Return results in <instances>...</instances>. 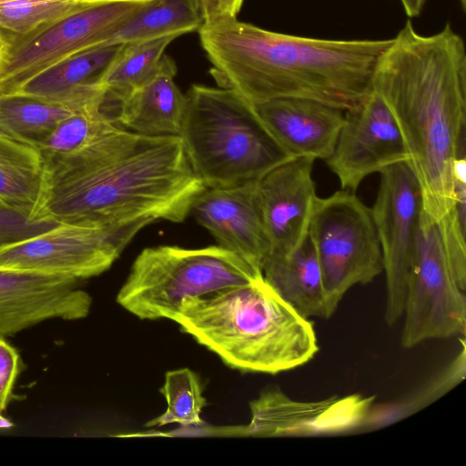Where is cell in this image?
<instances>
[{
	"label": "cell",
	"mask_w": 466,
	"mask_h": 466,
	"mask_svg": "<svg viewBox=\"0 0 466 466\" xmlns=\"http://www.w3.org/2000/svg\"><path fill=\"white\" fill-rule=\"evenodd\" d=\"M244 0H201L200 8L205 21L223 17H237Z\"/></svg>",
	"instance_id": "f546056e"
},
{
	"label": "cell",
	"mask_w": 466,
	"mask_h": 466,
	"mask_svg": "<svg viewBox=\"0 0 466 466\" xmlns=\"http://www.w3.org/2000/svg\"><path fill=\"white\" fill-rule=\"evenodd\" d=\"M57 223L31 221L22 215L0 207V247L31 238Z\"/></svg>",
	"instance_id": "f1b7e54d"
},
{
	"label": "cell",
	"mask_w": 466,
	"mask_h": 466,
	"mask_svg": "<svg viewBox=\"0 0 466 466\" xmlns=\"http://www.w3.org/2000/svg\"><path fill=\"white\" fill-rule=\"evenodd\" d=\"M228 367L278 374L310 361L319 350L314 326L263 277L185 299L173 319Z\"/></svg>",
	"instance_id": "277c9868"
},
{
	"label": "cell",
	"mask_w": 466,
	"mask_h": 466,
	"mask_svg": "<svg viewBox=\"0 0 466 466\" xmlns=\"http://www.w3.org/2000/svg\"><path fill=\"white\" fill-rule=\"evenodd\" d=\"M118 127L104 104L93 105L64 118L36 146L48 162L79 152Z\"/></svg>",
	"instance_id": "d4e9b609"
},
{
	"label": "cell",
	"mask_w": 466,
	"mask_h": 466,
	"mask_svg": "<svg viewBox=\"0 0 466 466\" xmlns=\"http://www.w3.org/2000/svg\"><path fill=\"white\" fill-rule=\"evenodd\" d=\"M177 71L175 61L165 55L156 75L112 107L116 123L145 136H178L185 94L175 82Z\"/></svg>",
	"instance_id": "ac0fdd59"
},
{
	"label": "cell",
	"mask_w": 466,
	"mask_h": 466,
	"mask_svg": "<svg viewBox=\"0 0 466 466\" xmlns=\"http://www.w3.org/2000/svg\"><path fill=\"white\" fill-rule=\"evenodd\" d=\"M19 1H25V0H0V4H6V3H13V2H19Z\"/></svg>",
	"instance_id": "1f68e13d"
},
{
	"label": "cell",
	"mask_w": 466,
	"mask_h": 466,
	"mask_svg": "<svg viewBox=\"0 0 466 466\" xmlns=\"http://www.w3.org/2000/svg\"><path fill=\"white\" fill-rule=\"evenodd\" d=\"M149 223L111 228L57 223L31 238L0 247V270L77 281L106 271Z\"/></svg>",
	"instance_id": "30bf717a"
},
{
	"label": "cell",
	"mask_w": 466,
	"mask_h": 466,
	"mask_svg": "<svg viewBox=\"0 0 466 466\" xmlns=\"http://www.w3.org/2000/svg\"><path fill=\"white\" fill-rule=\"evenodd\" d=\"M20 371V356L9 344L5 336L0 335V429L8 428L12 423L3 417L13 389Z\"/></svg>",
	"instance_id": "83f0119b"
},
{
	"label": "cell",
	"mask_w": 466,
	"mask_h": 466,
	"mask_svg": "<svg viewBox=\"0 0 466 466\" xmlns=\"http://www.w3.org/2000/svg\"><path fill=\"white\" fill-rule=\"evenodd\" d=\"M402 317L400 345L405 349L465 331V290L451 270L438 223L422 209Z\"/></svg>",
	"instance_id": "9c48e42d"
},
{
	"label": "cell",
	"mask_w": 466,
	"mask_h": 466,
	"mask_svg": "<svg viewBox=\"0 0 466 466\" xmlns=\"http://www.w3.org/2000/svg\"><path fill=\"white\" fill-rule=\"evenodd\" d=\"M41 220L92 228L182 222L205 188L178 136L121 127L73 155L46 162Z\"/></svg>",
	"instance_id": "6da1fadb"
},
{
	"label": "cell",
	"mask_w": 466,
	"mask_h": 466,
	"mask_svg": "<svg viewBox=\"0 0 466 466\" xmlns=\"http://www.w3.org/2000/svg\"><path fill=\"white\" fill-rule=\"evenodd\" d=\"M79 281L0 270V335L14 336L48 319L86 318L92 298Z\"/></svg>",
	"instance_id": "2e32d148"
},
{
	"label": "cell",
	"mask_w": 466,
	"mask_h": 466,
	"mask_svg": "<svg viewBox=\"0 0 466 466\" xmlns=\"http://www.w3.org/2000/svg\"><path fill=\"white\" fill-rule=\"evenodd\" d=\"M118 45H100L76 53L46 68L12 94L70 103L103 104L101 78L119 50Z\"/></svg>",
	"instance_id": "d6986e66"
},
{
	"label": "cell",
	"mask_w": 466,
	"mask_h": 466,
	"mask_svg": "<svg viewBox=\"0 0 466 466\" xmlns=\"http://www.w3.org/2000/svg\"><path fill=\"white\" fill-rule=\"evenodd\" d=\"M218 86L250 103L303 98L348 110L371 90L390 39H323L269 31L237 17L205 21L198 31Z\"/></svg>",
	"instance_id": "3957f363"
},
{
	"label": "cell",
	"mask_w": 466,
	"mask_h": 466,
	"mask_svg": "<svg viewBox=\"0 0 466 466\" xmlns=\"http://www.w3.org/2000/svg\"><path fill=\"white\" fill-rule=\"evenodd\" d=\"M201 3V0H199V4Z\"/></svg>",
	"instance_id": "d6a6232c"
},
{
	"label": "cell",
	"mask_w": 466,
	"mask_h": 466,
	"mask_svg": "<svg viewBox=\"0 0 466 466\" xmlns=\"http://www.w3.org/2000/svg\"><path fill=\"white\" fill-rule=\"evenodd\" d=\"M153 0H80L63 15L23 35H0V95L80 51L106 44Z\"/></svg>",
	"instance_id": "52a82bcc"
},
{
	"label": "cell",
	"mask_w": 466,
	"mask_h": 466,
	"mask_svg": "<svg viewBox=\"0 0 466 466\" xmlns=\"http://www.w3.org/2000/svg\"><path fill=\"white\" fill-rule=\"evenodd\" d=\"M89 106L51 101L21 94L0 95V131L37 145L64 118Z\"/></svg>",
	"instance_id": "603a6c76"
},
{
	"label": "cell",
	"mask_w": 466,
	"mask_h": 466,
	"mask_svg": "<svg viewBox=\"0 0 466 466\" xmlns=\"http://www.w3.org/2000/svg\"><path fill=\"white\" fill-rule=\"evenodd\" d=\"M409 159L396 119L371 89L359 104L344 110L336 145L325 161L341 189L355 192L369 176Z\"/></svg>",
	"instance_id": "7c38bea8"
},
{
	"label": "cell",
	"mask_w": 466,
	"mask_h": 466,
	"mask_svg": "<svg viewBox=\"0 0 466 466\" xmlns=\"http://www.w3.org/2000/svg\"><path fill=\"white\" fill-rule=\"evenodd\" d=\"M46 188V162L38 147L0 131V207L44 221Z\"/></svg>",
	"instance_id": "ffe728a7"
},
{
	"label": "cell",
	"mask_w": 466,
	"mask_h": 466,
	"mask_svg": "<svg viewBox=\"0 0 466 466\" xmlns=\"http://www.w3.org/2000/svg\"><path fill=\"white\" fill-rule=\"evenodd\" d=\"M190 213L216 239L262 272L270 246L257 192V180L225 187H205Z\"/></svg>",
	"instance_id": "9a60e30c"
},
{
	"label": "cell",
	"mask_w": 466,
	"mask_h": 466,
	"mask_svg": "<svg viewBox=\"0 0 466 466\" xmlns=\"http://www.w3.org/2000/svg\"><path fill=\"white\" fill-rule=\"evenodd\" d=\"M332 316L346 293L372 282L383 259L370 208L353 191L318 198L309 228Z\"/></svg>",
	"instance_id": "ba28073f"
},
{
	"label": "cell",
	"mask_w": 466,
	"mask_h": 466,
	"mask_svg": "<svg viewBox=\"0 0 466 466\" xmlns=\"http://www.w3.org/2000/svg\"><path fill=\"white\" fill-rule=\"evenodd\" d=\"M262 274L265 280L303 317H331L321 270L309 236L289 254L268 256Z\"/></svg>",
	"instance_id": "44dd1931"
},
{
	"label": "cell",
	"mask_w": 466,
	"mask_h": 466,
	"mask_svg": "<svg viewBox=\"0 0 466 466\" xmlns=\"http://www.w3.org/2000/svg\"><path fill=\"white\" fill-rule=\"evenodd\" d=\"M250 104L271 137L291 157L326 160L332 154L344 120L343 109L293 97Z\"/></svg>",
	"instance_id": "e0dca14e"
},
{
	"label": "cell",
	"mask_w": 466,
	"mask_h": 466,
	"mask_svg": "<svg viewBox=\"0 0 466 466\" xmlns=\"http://www.w3.org/2000/svg\"><path fill=\"white\" fill-rule=\"evenodd\" d=\"M178 137L205 187L255 181L294 158L271 137L250 102L228 87L192 85Z\"/></svg>",
	"instance_id": "5b68a950"
},
{
	"label": "cell",
	"mask_w": 466,
	"mask_h": 466,
	"mask_svg": "<svg viewBox=\"0 0 466 466\" xmlns=\"http://www.w3.org/2000/svg\"><path fill=\"white\" fill-rule=\"evenodd\" d=\"M80 0H25L0 4V35H23L74 8Z\"/></svg>",
	"instance_id": "4316f807"
},
{
	"label": "cell",
	"mask_w": 466,
	"mask_h": 466,
	"mask_svg": "<svg viewBox=\"0 0 466 466\" xmlns=\"http://www.w3.org/2000/svg\"><path fill=\"white\" fill-rule=\"evenodd\" d=\"M315 160L295 157L257 180V192L269 240V255H287L309 236L318 199L313 178Z\"/></svg>",
	"instance_id": "5bb4252c"
},
{
	"label": "cell",
	"mask_w": 466,
	"mask_h": 466,
	"mask_svg": "<svg viewBox=\"0 0 466 466\" xmlns=\"http://www.w3.org/2000/svg\"><path fill=\"white\" fill-rule=\"evenodd\" d=\"M203 23L199 0H153L120 25L106 45L177 38L198 32Z\"/></svg>",
	"instance_id": "7402d4cb"
},
{
	"label": "cell",
	"mask_w": 466,
	"mask_h": 466,
	"mask_svg": "<svg viewBox=\"0 0 466 466\" xmlns=\"http://www.w3.org/2000/svg\"><path fill=\"white\" fill-rule=\"evenodd\" d=\"M379 189L370 208L379 237L386 277L384 320L402 318L410 272L416 253L420 189L409 161L380 173Z\"/></svg>",
	"instance_id": "8fae6325"
},
{
	"label": "cell",
	"mask_w": 466,
	"mask_h": 466,
	"mask_svg": "<svg viewBox=\"0 0 466 466\" xmlns=\"http://www.w3.org/2000/svg\"><path fill=\"white\" fill-rule=\"evenodd\" d=\"M370 399L357 395L320 401H297L277 390L249 403L250 421L227 428L228 436L279 437L336 432L358 426Z\"/></svg>",
	"instance_id": "4fadbf2b"
},
{
	"label": "cell",
	"mask_w": 466,
	"mask_h": 466,
	"mask_svg": "<svg viewBox=\"0 0 466 466\" xmlns=\"http://www.w3.org/2000/svg\"><path fill=\"white\" fill-rule=\"evenodd\" d=\"M160 392L167 401L166 410L149 420L147 427L177 423L182 427L200 428L205 423L201 412L207 405L198 376L187 368L169 370Z\"/></svg>",
	"instance_id": "484cf974"
},
{
	"label": "cell",
	"mask_w": 466,
	"mask_h": 466,
	"mask_svg": "<svg viewBox=\"0 0 466 466\" xmlns=\"http://www.w3.org/2000/svg\"><path fill=\"white\" fill-rule=\"evenodd\" d=\"M409 17L418 16L427 0H400Z\"/></svg>",
	"instance_id": "4dcf8cb0"
},
{
	"label": "cell",
	"mask_w": 466,
	"mask_h": 466,
	"mask_svg": "<svg viewBox=\"0 0 466 466\" xmlns=\"http://www.w3.org/2000/svg\"><path fill=\"white\" fill-rule=\"evenodd\" d=\"M261 277V271L218 245L150 247L136 258L116 301L140 319L173 321L185 299Z\"/></svg>",
	"instance_id": "8992f818"
},
{
	"label": "cell",
	"mask_w": 466,
	"mask_h": 466,
	"mask_svg": "<svg viewBox=\"0 0 466 466\" xmlns=\"http://www.w3.org/2000/svg\"><path fill=\"white\" fill-rule=\"evenodd\" d=\"M371 89L392 113L421 209L439 223L452 208L453 166L466 156V48L451 25L423 35L407 21L375 66Z\"/></svg>",
	"instance_id": "7a4b0ae2"
},
{
	"label": "cell",
	"mask_w": 466,
	"mask_h": 466,
	"mask_svg": "<svg viewBox=\"0 0 466 466\" xmlns=\"http://www.w3.org/2000/svg\"><path fill=\"white\" fill-rule=\"evenodd\" d=\"M173 36L121 44L104 73L100 84L106 91V104L113 107L131 91L142 86L157 72Z\"/></svg>",
	"instance_id": "cb8c5ba5"
}]
</instances>
